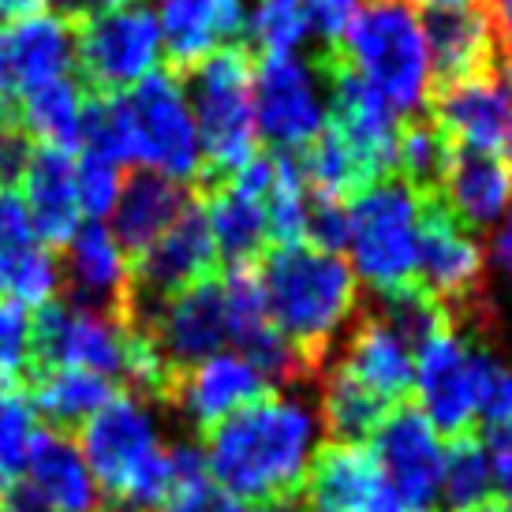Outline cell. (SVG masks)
Instances as JSON below:
<instances>
[{
  "label": "cell",
  "instance_id": "603a6c76",
  "mask_svg": "<svg viewBox=\"0 0 512 512\" xmlns=\"http://www.w3.org/2000/svg\"><path fill=\"white\" fill-rule=\"evenodd\" d=\"M486 277L483 240L445 210H430L419 247V285L434 303H464L479 292Z\"/></svg>",
  "mask_w": 512,
  "mask_h": 512
},
{
  "label": "cell",
  "instance_id": "83f0119b",
  "mask_svg": "<svg viewBox=\"0 0 512 512\" xmlns=\"http://www.w3.org/2000/svg\"><path fill=\"white\" fill-rule=\"evenodd\" d=\"M27 483L53 512H101L98 483L68 434L38 430L27 453Z\"/></svg>",
  "mask_w": 512,
  "mask_h": 512
},
{
  "label": "cell",
  "instance_id": "b9f144b4",
  "mask_svg": "<svg viewBox=\"0 0 512 512\" xmlns=\"http://www.w3.org/2000/svg\"><path fill=\"white\" fill-rule=\"evenodd\" d=\"M38 243L42 240L30 225L27 206L15 195V187H0V266L27 255L30 247H38Z\"/></svg>",
  "mask_w": 512,
  "mask_h": 512
},
{
  "label": "cell",
  "instance_id": "e0dca14e",
  "mask_svg": "<svg viewBox=\"0 0 512 512\" xmlns=\"http://www.w3.org/2000/svg\"><path fill=\"white\" fill-rule=\"evenodd\" d=\"M434 128L460 154L512 150V90L490 72L449 79L434 94Z\"/></svg>",
  "mask_w": 512,
  "mask_h": 512
},
{
  "label": "cell",
  "instance_id": "ee69618b",
  "mask_svg": "<svg viewBox=\"0 0 512 512\" xmlns=\"http://www.w3.org/2000/svg\"><path fill=\"white\" fill-rule=\"evenodd\" d=\"M486 270H494L501 288L512 299V210L501 217L498 228H490V243H486Z\"/></svg>",
  "mask_w": 512,
  "mask_h": 512
},
{
  "label": "cell",
  "instance_id": "681fc988",
  "mask_svg": "<svg viewBox=\"0 0 512 512\" xmlns=\"http://www.w3.org/2000/svg\"><path fill=\"white\" fill-rule=\"evenodd\" d=\"M45 4H53L60 19H68V23H79L83 15L94 12V0H45Z\"/></svg>",
  "mask_w": 512,
  "mask_h": 512
},
{
  "label": "cell",
  "instance_id": "f1b7e54d",
  "mask_svg": "<svg viewBox=\"0 0 512 512\" xmlns=\"http://www.w3.org/2000/svg\"><path fill=\"white\" fill-rule=\"evenodd\" d=\"M27 397L38 419L53 434H72L116 397V385L90 370H38L27 382Z\"/></svg>",
  "mask_w": 512,
  "mask_h": 512
},
{
  "label": "cell",
  "instance_id": "52a82bcc",
  "mask_svg": "<svg viewBox=\"0 0 512 512\" xmlns=\"http://www.w3.org/2000/svg\"><path fill=\"white\" fill-rule=\"evenodd\" d=\"M251 79H255L251 57L236 45L217 49L214 57H206L187 72L184 90L199 124L202 161L217 180H225L258 157Z\"/></svg>",
  "mask_w": 512,
  "mask_h": 512
},
{
  "label": "cell",
  "instance_id": "11a10c76",
  "mask_svg": "<svg viewBox=\"0 0 512 512\" xmlns=\"http://www.w3.org/2000/svg\"><path fill=\"white\" fill-rule=\"evenodd\" d=\"M105 512H139V509H124V505H113V509H105Z\"/></svg>",
  "mask_w": 512,
  "mask_h": 512
},
{
  "label": "cell",
  "instance_id": "d6986e66",
  "mask_svg": "<svg viewBox=\"0 0 512 512\" xmlns=\"http://www.w3.org/2000/svg\"><path fill=\"white\" fill-rule=\"evenodd\" d=\"M329 131L356 154L370 180H385V172H393L400 116L344 68L329 79Z\"/></svg>",
  "mask_w": 512,
  "mask_h": 512
},
{
  "label": "cell",
  "instance_id": "74e56055",
  "mask_svg": "<svg viewBox=\"0 0 512 512\" xmlns=\"http://www.w3.org/2000/svg\"><path fill=\"white\" fill-rule=\"evenodd\" d=\"M34 378V314L0 296V385H23Z\"/></svg>",
  "mask_w": 512,
  "mask_h": 512
},
{
  "label": "cell",
  "instance_id": "60d3db41",
  "mask_svg": "<svg viewBox=\"0 0 512 512\" xmlns=\"http://www.w3.org/2000/svg\"><path fill=\"white\" fill-rule=\"evenodd\" d=\"M307 23L311 38L318 42H341L344 27L352 23V15L359 12L363 0H277Z\"/></svg>",
  "mask_w": 512,
  "mask_h": 512
},
{
  "label": "cell",
  "instance_id": "d4e9b609",
  "mask_svg": "<svg viewBox=\"0 0 512 512\" xmlns=\"http://www.w3.org/2000/svg\"><path fill=\"white\" fill-rule=\"evenodd\" d=\"M445 214L464 228H498L512 210V161L505 154H460L453 150L441 172Z\"/></svg>",
  "mask_w": 512,
  "mask_h": 512
},
{
  "label": "cell",
  "instance_id": "7bdbcfd3",
  "mask_svg": "<svg viewBox=\"0 0 512 512\" xmlns=\"http://www.w3.org/2000/svg\"><path fill=\"white\" fill-rule=\"evenodd\" d=\"M479 423L486 427L490 449H512V367H501Z\"/></svg>",
  "mask_w": 512,
  "mask_h": 512
},
{
  "label": "cell",
  "instance_id": "7a4b0ae2",
  "mask_svg": "<svg viewBox=\"0 0 512 512\" xmlns=\"http://www.w3.org/2000/svg\"><path fill=\"white\" fill-rule=\"evenodd\" d=\"M255 273L273 329L307 363L341 341L356 322L363 288L337 251H322L314 243L273 247Z\"/></svg>",
  "mask_w": 512,
  "mask_h": 512
},
{
  "label": "cell",
  "instance_id": "7dc6e473",
  "mask_svg": "<svg viewBox=\"0 0 512 512\" xmlns=\"http://www.w3.org/2000/svg\"><path fill=\"white\" fill-rule=\"evenodd\" d=\"M494 471H498L501 501L512 509V449H494Z\"/></svg>",
  "mask_w": 512,
  "mask_h": 512
},
{
  "label": "cell",
  "instance_id": "bcb514c9",
  "mask_svg": "<svg viewBox=\"0 0 512 512\" xmlns=\"http://www.w3.org/2000/svg\"><path fill=\"white\" fill-rule=\"evenodd\" d=\"M45 0H0V27L8 23H19V19H30V15H42Z\"/></svg>",
  "mask_w": 512,
  "mask_h": 512
},
{
  "label": "cell",
  "instance_id": "7c38bea8",
  "mask_svg": "<svg viewBox=\"0 0 512 512\" xmlns=\"http://www.w3.org/2000/svg\"><path fill=\"white\" fill-rule=\"evenodd\" d=\"M217 262V247L210 240V228L202 217V206H187L161 236H157L143 255L131 258L128 277V307H124V322L139 326L146 314L161 307L169 296L191 288L195 281L210 277Z\"/></svg>",
  "mask_w": 512,
  "mask_h": 512
},
{
  "label": "cell",
  "instance_id": "3957f363",
  "mask_svg": "<svg viewBox=\"0 0 512 512\" xmlns=\"http://www.w3.org/2000/svg\"><path fill=\"white\" fill-rule=\"evenodd\" d=\"M341 68L370 86L397 116L434 101L438 64L430 49V19L412 0H363L341 34Z\"/></svg>",
  "mask_w": 512,
  "mask_h": 512
},
{
  "label": "cell",
  "instance_id": "6da1fadb",
  "mask_svg": "<svg viewBox=\"0 0 512 512\" xmlns=\"http://www.w3.org/2000/svg\"><path fill=\"white\" fill-rule=\"evenodd\" d=\"M318 404L273 389L243 412L202 434V464L210 483L262 509L285 505L307 486L314 456L326 445Z\"/></svg>",
  "mask_w": 512,
  "mask_h": 512
},
{
  "label": "cell",
  "instance_id": "30bf717a",
  "mask_svg": "<svg viewBox=\"0 0 512 512\" xmlns=\"http://www.w3.org/2000/svg\"><path fill=\"white\" fill-rule=\"evenodd\" d=\"M135 135V161L157 176H169L176 184L199 180L206 172L202 139L195 124V109L184 90V79L172 72H150L143 83L124 90Z\"/></svg>",
  "mask_w": 512,
  "mask_h": 512
},
{
  "label": "cell",
  "instance_id": "8d00e7d4",
  "mask_svg": "<svg viewBox=\"0 0 512 512\" xmlns=\"http://www.w3.org/2000/svg\"><path fill=\"white\" fill-rule=\"evenodd\" d=\"M449 157H453V146L445 143V135L434 124H412V128L400 131L393 172H397V180H404L415 191L438 187Z\"/></svg>",
  "mask_w": 512,
  "mask_h": 512
},
{
  "label": "cell",
  "instance_id": "4fadbf2b",
  "mask_svg": "<svg viewBox=\"0 0 512 512\" xmlns=\"http://www.w3.org/2000/svg\"><path fill=\"white\" fill-rule=\"evenodd\" d=\"M157 359L176 374L210 359L228 344V314H225V285L217 277H202L191 288L169 296L161 307L146 314L139 326Z\"/></svg>",
  "mask_w": 512,
  "mask_h": 512
},
{
  "label": "cell",
  "instance_id": "d590c367",
  "mask_svg": "<svg viewBox=\"0 0 512 512\" xmlns=\"http://www.w3.org/2000/svg\"><path fill=\"white\" fill-rule=\"evenodd\" d=\"M38 434V412L23 385H0V498L19 483L30 441Z\"/></svg>",
  "mask_w": 512,
  "mask_h": 512
},
{
  "label": "cell",
  "instance_id": "d6a6232c",
  "mask_svg": "<svg viewBox=\"0 0 512 512\" xmlns=\"http://www.w3.org/2000/svg\"><path fill=\"white\" fill-rule=\"evenodd\" d=\"M389 412H393V408H385L382 400H374L363 385H356L352 378H344L337 367L326 374L322 393H318V415H322V427L337 441L370 438L374 430L382 427V419Z\"/></svg>",
  "mask_w": 512,
  "mask_h": 512
},
{
  "label": "cell",
  "instance_id": "f5cc1de1",
  "mask_svg": "<svg viewBox=\"0 0 512 512\" xmlns=\"http://www.w3.org/2000/svg\"><path fill=\"white\" fill-rule=\"evenodd\" d=\"M15 124V113H12V105H8V101L0 98V131L4 128H12Z\"/></svg>",
  "mask_w": 512,
  "mask_h": 512
},
{
  "label": "cell",
  "instance_id": "db71d44e",
  "mask_svg": "<svg viewBox=\"0 0 512 512\" xmlns=\"http://www.w3.org/2000/svg\"><path fill=\"white\" fill-rule=\"evenodd\" d=\"M105 8H124V4H139V0H101Z\"/></svg>",
  "mask_w": 512,
  "mask_h": 512
},
{
  "label": "cell",
  "instance_id": "836d02e7",
  "mask_svg": "<svg viewBox=\"0 0 512 512\" xmlns=\"http://www.w3.org/2000/svg\"><path fill=\"white\" fill-rule=\"evenodd\" d=\"M314 191L303 176V165L296 157L273 154V184L266 195V217H270V243L288 247V243H307V225H311Z\"/></svg>",
  "mask_w": 512,
  "mask_h": 512
},
{
  "label": "cell",
  "instance_id": "9f6ffc18",
  "mask_svg": "<svg viewBox=\"0 0 512 512\" xmlns=\"http://www.w3.org/2000/svg\"><path fill=\"white\" fill-rule=\"evenodd\" d=\"M303 512H329V509H318V505H311V509H303Z\"/></svg>",
  "mask_w": 512,
  "mask_h": 512
},
{
  "label": "cell",
  "instance_id": "816d5d0a",
  "mask_svg": "<svg viewBox=\"0 0 512 512\" xmlns=\"http://www.w3.org/2000/svg\"><path fill=\"white\" fill-rule=\"evenodd\" d=\"M468 512H512L509 505H505V501H483V505H475V509H468Z\"/></svg>",
  "mask_w": 512,
  "mask_h": 512
},
{
  "label": "cell",
  "instance_id": "f35d334b",
  "mask_svg": "<svg viewBox=\"0 0 512 512\" xmlns=\"http://www.w3.org/2000/svg\"><path fill=\"white\" fill-rule=\"evenodd\" d=\"M247 34L251 42L266 53V57H285V53H299L311 42V30L299 19L292 8L277 4V0H255L251 15H247Z\"/></svg>",
  "mask_w": 512,
  "mask_h": 512
},
{
  "label": "cell",
  "instance_id": "9a60e30c",
  "mask_svg": "<svg viewBox=\"0 0 512 512\" xmlns=\"http://www.w3.org/2000/svg\"><path fill=\"white\" fill-rule=\"evenodd\" d=\"M273 184V154H258L243 169L225 176L206 195L202 217L210 228V240L217 247V258L232 266H251L270 247V217H266V195Z\"/></svg>",
  "mask_w": 512,
  "mask_h": 512
},
{
  "label": "cell",
  "instance_id": "2e32d148",
  "mask_svg": "<svg viewBox=\"0 0 512 512\" xmlns=\"http://www.w3.org/2000/svg\"><path fill=\"white\" fill-rule=\"evenodd\" d=\"M266 393H273L270 378L243 352L221 348L210 359H202L195 367H187L184 374H176L165 404L184 419L187 427L206 434L217 423H225L228 415L243 412L247 404L262 400Z\"/></svg>",
  "mask_w": 512,
  "mask_h": 512
},
{
  "label": "cell",
  "instance_id": "6f0895ef",
  "mask_svg": "<svg viewBox=\"0 0 512 512\" xmlns=\"http://www.w3.org/2000/svg\"><path fill=\"white\" fill-rule=\"evenodd\" d=\"M509 90H512V83H509Z\"/></svg>",
  "mask_w": 512,
  "mask_h": 512
},
{
  "label": "cell",
  "instance_id": "f546056e",
  "mask_svg": "<svg viewBox=\"0 0 512 512\" xmlns=\"http://www.w3.org/2000/svg\"><path fill=\"white\" fill-rule=\"evenodd\" d=\"M430 19V49L438 64V79H468L490 68L498 53V27L494 15L483 12L479 4L456 8L445 15H427Z\"/></svg>",
  "mask_w": 512,
  "mask_h": 512
},
{
  "label": "cell",
  "instance_id": "4dcf8cb0",
  "mask_svg": "<svg viewBox=\"0 0 512 512\" xmlns=\"http://www.w3.org/2000/svg\"><path fill=\"white\" fill-rule=\"evenodd\" d=\"M83 105L86 86L75 75H64V79H53V83L23 94L12 105V113L15 124L27 131L34 146L72 154L75 146H83Z\"/></svg>",
  "mask_w": 512,
  "mask_h": 512
},
{
  "label": "cell",
  "instance_id": "8992f818",
  "mask_svg": "<svg viewBox=\"0 0 512 512\" xmlns=\"http://www.w3.org/2000/svg\"><path fill=\"white\" fill-rule=\"evenodd\" d=\"M501 363L479 337L453 326L449 318L434 333L415 344L412 393L419 400L415 412L438 430L441 438H464L490 400Z\"/></svg>",
  "mask_w": 512,
  "mask_h": 512
},
{
  "label": "cell",
  "instance_id": "ffe728a7",
  "mask_svg": "<svg viewBox=\"0 0 512 512\" xmlns=\"http://www.w3.org/2000/svg\"><path fill=\"white\" fill-rule=\"evenodd\" d=\"M60 277H64L60 296L68 303L116 314L124 322L131 258L124 255V247L113 240V232L101 221L79 225V232L68 240L64 258H60Z\"/></svg>",
  "mask_w": 512,
  "mask_h": 512
},
{
  "label": "cell",
  "instance_id": "277c9868",
  "mask_svg": "<svg viewBox=\"0 0 512 512\" xmlns=\"http://www.w3.org/2000/svg\"><path fill=\"white\" fill-rule=\"evenodd\" d=\"M79 453L98 490L124 509H161L176 486V456L161 438L154 404L128 389L79 427Z\"/></svg>",
  "mask_w": 512,
  "mask_h": 512
},
{
  "label": "cell",
  "instance_id": "1f68e13d",
  "mask_svg": "<svg viewBox=\"0 0 512 512\" xmlns=\"http://www.w3.org/2000/svg\"><path fill=\"white\" fill-rule=\"evenodd\" d=\"M498 490V471H494V449L483 438H453L445 456V479H441V505L449 512H468L475 505L490 501Z\"/></svg>",
  "mask_w": 512,
  "mask_h": 512
},
{
  "label": "cell",
  "instance_id": "7402d4cb",
  "mask_svg": "<svg viewBox=\"0 0 512 512\" xmlns=\"http://www.w3.org/2000/svg\"><path fill=\"white\" fill-rule=\"evenodd\" d=\"M247 15L251 0H161L157 27L169 72H191L217 49L236 45L247 34Z\"/></svg>",
  "mask_w": 512,
  "mask_h": 512
},
{
  "label": "cell",
  "instance_id": "8fae6325",
  "mask_svg": "<svg viewBox=\"0 0 512 512\" xmlns=\"http://www.w3.org/2000/svg\"><path fill=\"white\" fill-rule=\"evenodd\" d=\"M135 329L116 314L75 307L60 296L34 314V374L38 370H90L128 385Z\"/></svg>",
  "mask_w": 512,
  "mask_h": 512
},
{
  "label": "cell",
  "instance_id": "ab89813d",
  "mask_svg": "<svg viewBox=\"0 0 512 512\" xmlns=\"http://www.w3.org/2000/svg\"><path fill=\"white\" fill-rule=\"evenodd\" d=\"M124 191V172L116 161L101 154L83 150V157L75 161V195H79V210L90 221H101L116 210V199Z\"/></svg>",
  "mask_w": 512,
  "mask_h": 512
},
{
  "label": "cell",
  "instance_id": "4316f807",
  "mask_svg": "<svg viewBox=\"0 0 512 512\" xmlns=\"http://www.w3.org/2000/svg\"><path fill=\"white\" fill-rule=\"evenodd\" d=\"M191 199H187V187L169 180V176H157L150 169L131 172L124 180V191L116 199L113 210V240L124 247V255H143L146 247L165 232V228L184 214Z\"/></svg>",
  "mask_w": 512,
  "mask_h": 512
},
{
  "label": "cell",
  "instance_id": "5b68a950",
  "mask_svg": "<svg viewBox=\"0 0 512 512\" xmlns=\"http://www.w3.org/2000/svg\"><path fill=\"white\" fill-rule=\"evenodd\" d=\"M344 217L348 228L341 255L356 273L359 288H370L382 299L415 288L423 228L430 217L423 191L385 176L344 202Z\"/></svg>",
  "mask_w": 512,
  "mask_h": 512
},
{
  "label": "cell",
  "instance_id": "e575fe53",
  "mask_svg": "<svg viewBox=\"0 0 512 512\" xmlns=\"http://www.w3.org/2000/svg\"><path fill=\"white\" fill-rule=\"evenodd\" d=\"M172 456H176V486L157 512H273L232 498L221 486L210 483L202 453L195 445H172Z\"/></svg>",
  "mask_w": 512,
  "mask_h": 512
},
{
  "label": "cell",
  "instance_id": "5bb4252c",
  "mask_svg": "<svg viewBox=\"0 0 512 512\" xmlns=\"http://www.w3.org/2000/svg\"><path fill=\"white\" fill-rule=\"evenodd\" d=\"M370 453L389 490L412 512H438L449 445L415 408H393L370 434Z\"/></svg>",
  "mask_w": 512,
  "mask_h": 512
},
{
  "label": "cell",
  "instance_id": "f6af8a7d",
  "mask_svg": "<svg viewBox=\"0 0 512 512\" xmlns=\"http://www.w3.org/2000/svg\"><path fill=\"white\" fill-rule=\"evenodd\" d=\"M0 512H53V509H49V505L30 490L27 479H23V483H15L12 490L0 498Z\"/></svg>",
  "mask_w": 512,
  "mask_h": 512
},
{
  "label": "cell",
  "instance_id": "cb8c5ba5",
  "mask_svg": "<svg viewBox=\"0 0 512 512\" xmlns=\"http://www.w3.org/2000/svg\"><path fill=\"white\" fill-rule=\"evenodd\" d=\"M337 370L363 385L374 400H382L385 408H397L400 400L412 393L415 344L385 314H378L352 329V337L337 359Z\"/></svg>",
  "mask_w": 512,
  "mask_h": 512
},
{
  "label": "cell",
  "instance_id": "44dd1931",
  "mask_svg": "<svg viewBox=\"0 0 512 512\" xmlns=\"http://www.w3.org/2000/svg\"><path fill=\"white\" fill-rule=\"evenodd\" d=\"M311 501L329 512H412L389 490L367 441H333L314 456Z\"/></svg>",
  "mask_w": 512,
  "mask_h": 512
},
{
  "label": "cell",
  "instance_id": "ba28073f",
  "mask_svg": "<svg viewBox=\"0 0 512 512\" xmlns=\"http://www.w3.org/2000/svg\"><path fill=\"white\" fill-rule=\"evenodd\" d=\"M165 57L157 12L143 4L94 8L75 23V79L98 94H124Z\"/></svg>",
  "mask_w": 512,
  "mask_h": 512
},
{
  "label": "cell",
  "instance_id": "484cf974",
  "mask_svg": "<svg viewBox=\"0 0 512 512\" xmlns=\"http://www.w3.org/2000/svg\"><path fill=\"white\" fill-rule=\"evenodd\" d=\"M23 184V206L30 214V225L38 232L45 247H68L75 232H79V195H75V161L64 150H49V146H34L27 169L19 176Z\"/></svg>",
  "mask_w": 512,
  "mask_h": 512
},
{
  "label": "cell",
  "instance_id": "c3c4849f",
  "mask_svg": "<svg viewBox=\"0 0 512 512\" xmlns=\"http://www.w3.org/2000/svg\"><path fill=\"white\" fill-rule=\"evenodd\" d=\"M494 27H498V45H505V53L512 57V0L494 4Z\"/></svg>",
  "mask_w": 512,
  "mask_h": 512
},
{
  "label": "cell",
  "instance_id": "f907efd6",
  "mask_svg": "<svg viewBox=\"0 0 512 512\" xmlns=\"http://www.w3.org/2000/svg\"><path fill=\"white\" fill-rule=\"evenodd\" d=\"M412 4L423 15H445V12H456V8H471L475 0H412Z\"/></svg>",
  "mask_w": 512,
  "mask_h": 512
},
{
  "label": "cell",
  "instance_id": "ac0fdd59",
  "mask_svg": "<svg viewBox=\"0 0 512 512\" xmlns=\"http://www.w3.org/2000/svg\"><path fill=\"white\" fill-rule=\"evenodd\" d=\"M72 72L75 23L42 12L0 27V98L8 105Z\"/></svg>",
  "mask_w": 512,
  "mask_h": 512
},
{
  "label": "cell",
  "instance_id": "9c48e42d",
  "mask_svg": "<svg viewBox=\"0 0 512 512\" xmlns=\"http://www.w3.org/2000/svg\"><path fill=\"white\" fill-rule=\"evenodd\" d=\"M258 139L273 154H303L329 124V79L303 53L262 57L251 79Z\"/></svg>",
  "mask_w": 512,
  "mask_h": 512
}]
</instances>
